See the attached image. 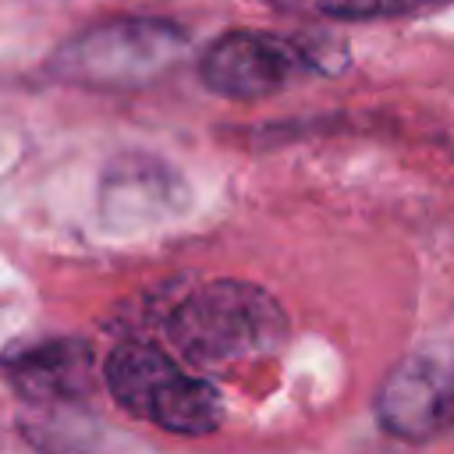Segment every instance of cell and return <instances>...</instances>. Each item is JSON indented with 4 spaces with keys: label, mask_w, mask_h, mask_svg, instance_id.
<instances>
[{
    "label": "cell",
    "mask_w": 454,
    "mask_h": 454,
    "mask_svg": "<svg viewBox=\"0 0 454 454\" xmlns=\"http://www.w3.org/2000/svg\"><path fill=\"white\" fill-rule=\"evenodd\" d=\"M454 411V358L422 351L408 358L380 397V419L401 436H426Z\"/></svg>",
    "instance_id": "6"
},
{
    "label": "cell",
    "mask_w": 454,
    "mask_h": 454,
    "mask_svg": "<svg viewBox=\"0 0 454 454\" xmlns=\"http://www.w3.org/2000/svg\"><path fill=\"white\" fill-rule=\"evenodd\" d=\"M188 32L163 18H110L67 39L50 67L89 89H142L163 78L184 53Z\"/></svg>",
    "instance_id": "2"
},
{
    "label": "cell",
    "mask_w": 454,
    "mask_h": 454,
    "mask_svg": "<svg viewBox=\"0 0 454 454\" xmlns=\"http://www.w3.org/2000/svg\"><path fill=\"white\" fill-rule=\"evenodd\" d=\"M170 344L202 369L273 355L287 337V316L277 298L248 280H209L188 291L167 312Z\"/></svg>",
    "instance_id": "1"
},
{
    "label": "cell",
    "mask_w": 454,
    "mask_h": 454,
    "mask_svg": "<svg viewBox=\"0 0 454 454\" xmlns=\"http://www.w3.org/2000/svg\"><path fill=\"white\" fill-rule=\"evenodd\" d=\"M184 202H188L184 181L174 174V167H167L156 156L128 153L114 160L103 174L99 206L110 220H138V216L153 220L184 209Z\"/></svg>",
    "instance_id": "7"
},
{
    "label": "cell",
    "mask_w": 454,
    "mask_h": 454,
    "mask_svg": "<svg viewBox=\"0 0 454 454\" xmlns=\"http://www.w3.org/2000/svg\"><path fill=\"white\" fill-rule=\"evenodd\" d=\"M14 394L43 411L78 408L92 394V348L85 340H43L4 358Z\"/></svg>",
    "instance_id": "5"
},
{
    "label": "cell",
    "mask_w": 454,
    "mask_h": 454,
    "mask_svg": "<svg viewBox=\"0 0 454 454\" xmlns=\"http://www.w3.org/2000/svg\"><path fill=\"white\" fill-rule=\"evenodd\" d=\"M323 71L333 67L326 64V53L319 46L255 28L223 32L199 57V74L206 89L227 99H262L287 89L301 74Z\"/></svg>",
    "instance_id": "4"
},
{
    "label": "cell",
    "mask_w": 454,
    "mask_h": 454,
    "mask_svg": "<svg viewBox=\"0 0 454 454\" xmlns=\"http://www.w3.org/2000/svg\"><path fill=\"white\" fill-rule=\"evenodd\" d=\"M106 390L121 408L156 422L167 433L202 436L223 422V397L202 376L184 372L167 351L145 340H124L103 365Z\"/></svg>",
    "instance_id": "3"
},
{
    "label": "cell",
    "mask_w": 454,
    "mask_h": 454,
    "mask_svg": "<svg viewBox=\"0 0 454 454\" xmlns=\"http://www.w3.org/2000/svg\"><path fill=\"white\" fill-rule=\"evenodd\" d=\"M429 4H447V0H316V11L333 21H376V18L422 11Z\"/></svg>",
    "instance_id": "8"
}]
</instances>
